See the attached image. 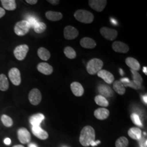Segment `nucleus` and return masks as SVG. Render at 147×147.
Wrapping results in <instances>:
<instances>
[{"instance_id": "f257e3e1", "label": "nucleus", "mask_w": 147, "mask_h": 147, "mask_svg": "<svg viewBox=\"0 0 147 147\" xmlns=\"http://www.w3.org/2000/svg\"><path fill=\"white\" fill-rule=\"evenodd\" d=\"M95 132L94 129L91 126H84L81 132L79 141L84 147H88L90 143L94 141Z\"/></svg>"}, {"instance_id": "f03ea898", "label": "nucleus", "mask_w": 147, "mask_h": 147, "mask_svg": "<svg viewBox=\"0 0 147 147\" xmlns=\"http://www.w3.org/2000/svg\"><path fill=\"white\" fill-rule=\"evenodd\" d=\"M75 18L82 23L90 24L94 20V15L89 11L80 9L76 11L74 13Z\"/></svg>"}, {"instance_id": "7ed1b4c3", "label": "nucleus", "mask_w": 147, "mask_h": 147, "mask_svg": "<svg viewBox=\"0 0 147 147\" xmlns=\"http://www.w3.org/2000/svg\"><path fill=\"white\" fill-rule=\"evenodd\" d=\"M103 65L104 63L100 59H91L87 64V71L90 75H95L101 70Z\"/></svg>"}, {"instance_id": "20e7f679", "label": "nucleus", "mask_w": 147, "mask_h": 147, "mask_svg": "<svg viewBox=\"0 0 147 147\" xmlns=\"http://www.w3.org/2000/svg\"><path fill=\"white\" fill-rule=\"evenodd\" d=\"M31 27L26 20H22L18 22L14 27V32L19 36L26 35L30 31Z\"/></svg>"}, {"instance_id": "39448f33", "label": "nucleus", "mask_w": 147, "mask_h": 147, "mask_svg": "<svg viewBox=\"0 0 147 147\" xmlns=\"http://www.w3.org/2000/svg\"><path fill=\"white\" fill-rule=\"evenodd\" d=\"M100 34L107 40L113 41L116 39L118 36V32L115 29L104 27L100 28Z\"/></svg>"}, {"instance_id": "423d86ee", "label": "nucleus", "mask_w": 147, "mask_h": 147, "mask_svg": "<svg viewBox=\"0 0 147 147\" xmlns=\"http://www.w3.org/2000/svg\"><path fill=\"white\" fill-rule=\"evenodd\" d=\"M28 50L29 47L27 45H20L16 47L14 50V55L18 60L22 61L26 57Z\"/></svg>"}, {"instance_id": "0eeeda50", "label": "nucleus", "mask_w": 147, "mask_h": 147, "mask_svg": "<svg viewBox=\"0 0 147 147\" xmlns=\"http://www.w3.org/2000/svg\"><path fill=\"white\" fill-rule=\"evenodd\" d=\"M8 76L11 82L14 85L19 86L21 84V74L18 69L16 68L11 69L9 71Z\"/></svg>"}, {"instance_id": "6e6552de", "label": "nucleus", "mask_w": 147, "mask_h": 147, "mask_svg": "<svg viewBox=\"0 0 147 147\" xmlns=\"http://www.w3.org/2000/svg\"><path fill=\"white\" fill-rule=\"evenodd\" d=\"M28 99L33 105H38L42 100V94L37 88L32 89L28 94Z\"/></svg>"}, {"instance_id": "1a4fd4ad", "label": "nucleus", "mask_w": 147, "mask_h": 147, "mask_svg": "<svg viewBox=\"0 0 147 147\" xmlns=\"http://www.w3.org/2000/svg\"><path fill=\"white\" fill-rule=\"evenodd\" d=\"M107 2L106 0H89L88 3L92 9L101 12L105 9Z\"/></svg>"}, {"instance_id": "9d476101", "label": "nucleus", "mask_w": 147, "mask_h": 147, "mask_svg": "<svg viewBox=\"0 0 147 147\" xmlns=\"http://www.w3.org/2000/svg\"><path fill=\"white\" fill-rule=\"evenodd\" d=\"M78 30L72 26H67L64 29V36L67 40H73L78 36Z\"/></svg>"}, {"instance_id": "9b49d317", "label": "nucleus", "mask_w": 147, "mask_h": 147, "mask_svg": "<svg viewBox=\"0 0 147 147\" xmlns=\"http://www.w3.org/2000/svg\"><path fill=\"white\" fill-rule=\"evenodd\" d=\"M18 138L21 143L26 144L31 141V134L26 128H20L18 131Z\"/></svg>"}, {"instance_id": "f8f14e48", "label": "nucleus", "mask_w": 147, "mask_h": 147, "mask_svg": "<svg viewBox=\"0 0 147 147\" xmlns=\"http://www.w3.org/2000/svg\"><path fill=\"white\" fill-rule=\"evenodd\" d=\"M112 47L113 50L117 53H125L129 51V46L124 42L116 41L112 44Z\"/></svg>"}, {"instance_id": "ddd939ff", "label": "nucleus", "mask_w": 147, "mask_h": 147, "mask_svg": "<svg viewBox=\"0 0 147 147\" xmlns=\"http://www.w3.org/2000/svg\"><path fill=\"white\" fill-rule=\"evenodd\" d=\"M98 76L103 79L108 84H111L115 81V77L112 74L106 70H101L98 73Z\"/></svg>"}, {"instance_id": "4468645a", "label": "nucleus", "mask_w": 147, "mask_h": 147, "mask_svg": "<svg viewBox=\"0 0 147 147\" xmlns=\"http://www.w3.org/2000/svg\"><path fill=\"white\" fill-rule=\"evenodd\" d=\"M98 89L100 95L105 97V98H111L113 96L114 94L113 90L110 87L107 85L101 84L99 86Z\"/></svg>"}, {"instance_id": "2eb2a0df", "label": "nucleus", "mask_w": 147, "mask_h": 147, "mask_svg": "<svg viewBox=\"0 0 147 147\" xmlns=\"http://www.w3.org/2000/svg\"><path fill=\"white\" fill-rule=\"evenodd\" d=\"M38 70L44 75H49L53 73V69L49 64L45 62L39 63L37 65Z\"/></svg>"}, {"instance_id": "dca6fc26", "label": "nucleus", "mask_w": 147, "mask_h": 147, "mask_svg": "<svg viewBox=\"0 0 147 147\" xmlns=\"http://www.w3.org/2000/svg\"><path fill=\"white\" fill-rule=\"evenodd\" d=\"M70 88L76 96H81L84 93V88L78 82H73L70 84Z\"/></svg>"}, {"instance_id": "f3484780", "label": "nucleus", "mask_w": 147, "mask_h": 147, "mask_svg": "<svg viewBox=\"0 0 147 147\" xmlns=\"http://www.w3.org/2000/svg\"><path fill=\"white\" fill-rule=\"evenodd\" d=\"M32 131L35 136L40 140H46L49 136L47 132L42 129L40 126H32Z\"/></svg>"}, {"instance_id": "a211bd4d", "label": "nucleus", "mask_w": 147, "mask_h": 147, "mask_svg": "<svg viewBox=\"0 0 147 147\" xmlns=\"http://www.w3.org/2000/svg\"><path fill=\"white\" fill-rule=\"evenodd\" d=\"M80 45L86 49H93L96 46L94 40L89 37H84L80 40Z\"/></svg>"}, {"instance_id": "6ab92c4d", "label": "nucleus", "mask_w": 147, "mask_h": 147, "mask_svg": "<svg viewBox=\"0 0 147 147\" xmlns=\"http://www.w3.org/2000/svg\"><path fill=\"white\" fill-rule=\"evenodd\" d=\"M94 115L96 118L99 120H104L108 118L110 112L106 108H99L95 111Z\"/></svg>"}, {"instance_id": "aec40b11", "label": "nucleus", "mask_w": 147, "mask_h": 147, "mask_svg": "<svg viewBox=\"0 0 147 147\" xmlns=\"http://www.w3.org/2000/svg\"><path fill=\"white\" fill-rule=\"evenodd\" d=\"M45 119V116L42 113H37L30 118V123L32 126H40L42 121Z\"/></svg>"}, {"instance_id": "412c9836", "label": "nucleus", "mask_w": 147, "mask_h": 147, "mask_svg": "<svg viewBox=\"0 0 147 147\" xmlns=\"http://www.w3.org/2000/svg\"><path fill=\"white\" fill-rule=\"evenodd\" d=\"M125 63L126 65L130 67L131 70L135 71L140 70L141 65L138 61L135 58L132 57H127L125 59Z\"/></svg>"}, {"instance_id": "4be33fe9", "label": "nucleus", "mask_w": 147, "mask_h": 147, "mask_svg": "<svg viewBox=\"0 0 147 147\" xmlns=\"http://www.w3.org/2000/svg\"><path fill=\"white\" fill-rule=\"evenodd\" d=\"M45 16L48 20L52 21H57L63 18V15L61 13L55 11H47Z\"/></svg>"}, {"instance_id": "5701e85b", "label": "nucleus", "mask_w": 147, "mask_h": 147, "mask_svg": "<svg viewBox=\"0 0 147 147\" xmlns=\"http://www.w3.org/2000/svg\"><path fill=\"white\" fill-rule=\"evenodd\" d=\"M128 135L132 138L136 140H138L141 138L142 131L139 128L131 127L128 131Z\"/></svg>"}, {"instance_id": "b1692460", "label": "nucleus", "mask_w": 147, "mask_h": 147, "mask_svg": "<svg viewBox=\"0 0 147 147\" xmlns=\"http://www.w3.org/2000/svg\"><path fill=\"white\" fill-rule=\"evenodd\" d=\"M2 5L3 8L8 11H14L16 8L15 0H1Z\"/></svg>"}, {"instance_id": "393cba45", "label": "nucleus", "mask_w": 147, "mask_h": 147, "mask_svg": "<svg viewBox=\"0 0 147 147\" xmlns=\"http://www.w3.org/2000/svg\"><path fill=\"white\" fill-rule=\"evenodd\" d=\"M37 53L38 57L43 61L49 60L51 56V54L49 51L43 47H40L38 50Z\"/></svg>"}, {"instance_id": "a878e982", "label": "nucleus", "mask_w": 147, "mask_h": 147, "mask_svg": "<svg viewBox=\"0 0 147 147\" xmlns=\"http://www.w3.org/2000/svg\"><path fill=\"white\" fill-rule=\"evenodd\" d=\"M113 87L115 91L119 95H124L125 93V87L121 81H115L113 85Z\"/></svg>"}, {"instance_id": "bb28decb", "label": "nucleus", "mask_w": 147, "mask_h": 147, "mask_svg": "<svg viewBox=\"0 0 147 147\" xmlns=\"http://www.w3.org/2000/svg\"><path fill=\"white\" fill-rule=\"evenodd\" d=\"M9 88V82L5 74H0V90L6 91Z\"/></svg>"}, {"instance_id": "cd10ccee", "label": "nucleus", "mask_w": 147, "mask_h": 147, "mask_svg": "<svg viewBox=\"0 0 147 147\" xmlns=\"http://www.w3.org/2000/svg\"><path fill=\"white\" fill-rule=\"evenodd\" d=\"M94 100L95 103L101 107H107L109 105V101L106 99V98L100 95H96L95 97Z\"/></svg>"}, {"instance_id": "c85d7f7f", "label": "nucleus", "mask_w": 147, "mask_h": 147, "mask_svg": "<svg viewBox=\"0 0 147 147\" xmlns=\"http://www.w3.org/2000/svg\"><path fill=\"white\" fill-rule=\"evenodd\" d=\"M64 53L65 56L69 59H73L76 57V53L73 47H67L64 50Z\"/></svg>"}, {"instance_id": "c756f323", "label": "nucleus", "mask_w": 147, "mask_h": 147, "mask_svg": "<svg viewBox=\"0 0 147 147\" xmlns=\"http://www.w3.org/2000/svg\"><path fill=\"white\" fill-rule=\"evenodd\" d=\"M131 71L132 74V78H133V82L136 84L137 85L139 86H141L142 82H143V79L141 76V75L138 73L136 71L133 70L131 69Z\"/></svg>"}, {"instance_id": "7c9ffc66", "label": "nucleus", "mask_w": 147, "mask_h": 147, "mask_svg": "<svg viewBox=\"0 0 147 147\" xmlns=\"http://www.w3.org/2000/svg\"><path fill=\"white\" fill-rule=\"evenodd\" d=\"M129 141L125 137H121L116 142V147H127Z\"/></svg>"}, {"instance_id": "2f4dec72", "label": "nucleus", "mask_w": 147, "mask_h": 147, "mask_svg": "<svg viewBox=\"0 0 147 147\" xmlns=\"http://www.w3.org/2000/svg\"><path fill=\"white\" fill-rule=\"evenodd\" d=\"M33 29L37 33H42L46 30L47 25L44 22H39Z\"/></svg>"}, {"instance_id": "473e14b6", "label": "nucleus", "mask_w": 147, "mask_h": 147, "mask_svg": "<svg viewBox=\"0 0 147 147\" xmlns=\"http://www.w3.org/2000/svg\"><path fill=\"white\" fill-rule=\"evenodd\" d=\"M1 121L3 125L6 127H11L13 125V121L10 117L5 115H2L1 117Z\"/></svg>"}, {"instance_id": "72a5a7b5", "label": "nucleus", "mask_w": 147, "mask_h": 147, "mask_svg": "<svg viewBox=\"0 0 147 147\" xmlns=\"http://www.w3.org/2000/svg\"><path fill=\"white\" fill-rule=\"evenodd\" d=\"M27 21L28 22V23L29 24L30 26L31 27V28L32 27L34 28V27L36 26L37 24L39 22V21H38L37 18L34 16H28L27 18Z\"/></svg>"}, {"instance_id": "f704fd0d", "label": "nucleus", "mask_w": 147, "mask_h": 147, "mask_svg": "<svg viewBox=\"0 0 147 147\" xmlns=\"http://www.w3.org/2000/svg\"><path fill=\"white\" fill-rule=\"evenodd\" d=\"M131 119L132 121L134 124L139 126H142V124L141 121L140 119L139 116L137 115L136 113H132L131 115Z\"/></svg>"}, {"instance_id": "c9c22d12", "label": "nucleus", "mask_w": 147, "mask_h": 147, "mask_svg": "<svg viewBox=\"0 0 147 147\" xmlns=\"http://www.w3.org/2000/svg\"><path fill=\"white\" fill-rule=\"evenodd\" d=\"M123 84H124L125 87H131L132 88L135 89H139L141 87V86H139L137 85L136 84H135L133 82V81H130L129 82H128V83Z\"/></svg>"}, {"instance_id": "e433bc0d", "label": "nucleus", "mask_w": 147, "mask_h": 147, "mask_svg": "<svg viewBox=\"0 0 147 147\" xmlns=\"http://www.w3.org/2000/svg\"><path fill=\"white\" fill-rule=\"evenodd\" d=\"M47 2L53 5H57L59 3V1H57V0H49L47 1Z\"/></svg>"}, {"instance_id": "4c0bfd02", "label": "nucleus", "mask_w": 147, "mask_h": 147, "mask_svg": "<svg viewBox=\"0 0 147 147\" xmlns=\"http://www.w3.org/2000/svg\"><path fill=\"white\" fill-rule=\"evenodd\" d=\"M26 2L27 3H28L30 5H35V4L37 3L38 2V1L37 0H26Z\"/></svg>"}, {"instance_id": "58836bf2", "label": "nucleus", "mask_w": 147, "mask_h": 147, "mask_svg": "<svg viewBox=\"0 0 147 147\" xmlns=\"http://www.w3.org/2000/svg\"><path fill=\"white\" fill-rule=\"evenodd\" d=\"M5 9L1 7H0V18L3 17V16L5 15Z\"/></svg>"}, {"instance_id": "ea45409f", "label": "nucleus", "mask_w": 147, "mask_h": 147, "mask_svg": "<svg viewBox=\"0 0 147 147\" xmlns=\"http://www.w3.org/2000/svg\"><path fill=\"white\" fill-rule=\"evenodd\" d=\"M4 143L6 145H10L11 143V139L9 138H6L4 140Z\"/></svg>"}, {"instance_id": "a19ab883", "label": "nucleus", "mask_w": 147, "mask_h": 147, "mask_svg": "<svg viewBox=\"0 0 147 147\" xmlns=\"http://www.w3.org/2000/svg\"><path fill=\"white\" fill-rule=\"evenodd\" d=\"M121 81L123 84H126V83L129 82L130 80L128 78H122L121 80Z\"/></svg>"}, {"instance_id": "79ce46f5", "label": "nucleus", "mask_w": 147, "mask_h": 147, "mask_svg": "<svg viewBox=\"0 0 147 147\" xmlns=\"http://www.w3.org/2000/svg\"><path fill=\"white\" fill-rule=\"evenodd\" d=\"M100 143V142L99 141H93V142L90 143V146H93V147H95V146H97L98 144H99Z\"/></svg>"}, {"instance_id": "37998d69", "label": "nucleus", "mask_w": 147, "mask_h": 147, "mask_svg": "<svg viewBox=\"0 0 147 147\" xmlns=\"http://www.w3.org/2000/svg\"><path fill=\"white\" fill-rule=\"evenodd\" d=\"M28 147H38V146H37V145H36L35 143H30V144H29Z\"/></svg>"}, {"instance_id": "c03bdc74", "label": "nucleus", "mask_w": 147, "mask_h": 147, "mask_svg": "<svg viewBox=\"0 0 147 147\" xmlns=\"http://www.w3.org/2000/svg\"><path fill=\"white\" fill-rule=\"evenodd\" d=\"M143 101H144V103L147 104V95H144V96H143Z\"/></svg>"}, {"instance_id": "a18cd8bd", "label": "nucleus", "mask_w": 147, "mask_h": 147, "mask_svg": "<svg viewBox=\"0 0 147 147\" xmlns=\"http://www.w3.org/2000/svg\"><path fill=\"white\" fill-rule=\"evenodd\" d=\"M147 68L146 67H143V73L145 74L146 75H147Z\"/></svg>"}, {"instance_id": "49530a36", "label": "nucleus", "mask_w": 147, "mask_h": 147, "mask_svg": "<svg viewBox=\"0 0 147 147\" xmlns=\"http://www.w3.org/2000/svg\"><path fill=\"white\" fill-rule=\"evenodd\" d=\"M13 147H24L23 146H22V145H16V146H13Z\"/></svg>"}, {"instance_id": "de8ad7c7", "label": "nucleus", "mask_w": 147, "mask_h": 147, "mask_svg": "<svg viewBox=\"0 0 147 147\" xmlns=\"http://www.w3.org/2000/svg\"><path fill=\"white\" fill-rule=\"evenodd\" d=\"M119 70H120V71H121V72H120V73H121V75H123V70H122V69H119Z\"/></svg>"}, {"instance_id": "09e8293b", "label": "nucleus", "mask_w": 147, "mask_h": 147, "mask_svg": "<svg viewBox=\"0 0 147 147\" xmlns=\"http://www.w3.org/2000/svg\"></svg>"}]
</instances>
